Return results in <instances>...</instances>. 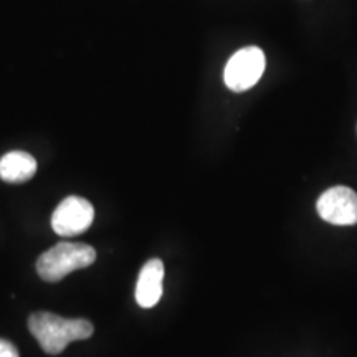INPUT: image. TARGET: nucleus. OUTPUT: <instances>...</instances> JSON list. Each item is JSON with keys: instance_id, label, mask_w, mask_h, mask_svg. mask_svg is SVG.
<instances>
[{"instance_id": "obj_2", "label": "nucleus", "mask_w": 357, "mask_h": 357, "mask_svg": "<svg viewBox=\"0 0 357 357\" xmlns=\"http://www.w3.org/2000/svg\"><path fill=\"white\" fill-rule=\"evenodd\" d=\"M95 260L96 252L89 245L61 242L38 258L37 271L45 281L56 283L66 275L93 265Z\"/></svg>"}, {"instance_id": "obj_8", "label": "nucleus", "mask_w": 357, "mask_h": 357, "mask_svg": "<svg viewBox=\"0 0 357 357\" xmlns=\"http://www.w3.org/2000/svg\"><path fill=\"white\" fill-rule=\"evenodd\" d=\"M0 357H20L17 347L12 342L6 341V339H0Z\"/></svg>"}, {"instance_id": "obj_4", "label": "nucleus", "mask_w": 357, "mask_h": 357, "mask_svg": "<svg viewBox=\"0 0 357 357\" xmlns=\"http://www.w3.org/2000/svg\"><path fill=\"white\" fill-rule=\"evenodd\" d=\"M95 220V208L82 197L61 200L52 215V229L61 236H75L86 231Z\"/></svg>"}, {"instance_id": "obj_1", "label": "nucleus", "mask_w": 357, "mask_h": 357, "mask_svg": "<svg viewBox=\"0 0 357 357\" xmlns=\"http://www.w3.org/2000/svg\"><path fill=\"white\" fill-rule=\"evenodd\" d=\"M29 329L47 354H60L73 341L93 336V324L88 319H68L53 312H33L29 318Z\"/></svg>"}, {"instance_id": "obj_7", "label": "nucleus", "mask_w": 357, "mask_h": 357, "mask_svg": "<svg viewBox=\"0 0 357 357\" xmlns=\"http://www.w3.org/2000/svg\"><path fill=\"white\" fill-rule=\"evenodd\" d=\"M37 172V160L25 151H12L0 159V177L2 181L20 184L30 181Z\"/></svg>"}, {"instance_id": "obj_6", "label": "nucleus", "mask_w": 357, "mask_h": 357, "mask_svg": "<svg viewBox=\"0 0 357 357\" xmlns=\"http://www.w3.org/2000/svg\"><path fill=\"white\" fill-rule=\"evenodd\" d=\"M164 263L153 258L141 268L136 284V301L141 307H153L162 298Z\"/></svg>"}, {"instance_id": "obj_3", "label": "nucleus", "mask_w": 357, "mask_h": 357, "mask_svg": "<svg viewBox=\"0 0 357 357\" xmlns=\"http://www.w3.org/2000/svg\"><path fill=\"white\" fill-rule=\"evenodd\" d=\"M266 58L261 48L245 47L230 56L223 70V82L231 91L242 93L253 88L265 73Z\"/></svg>"}, {"instance_id": "obj_5", "label": "nucleus", "mask_w": 357, "mask_h": 357, "mask_svg": "<svg viewBox=\"0 0 357 357\" xmlns=\"http://www.w3.org/2000/svg\"><path fill=\"white\" fill-rule=\"evenodd\" d=\"M319 217L333 225H356L357 194L349 187L337 185L324 192L316 202Z\"/></svg>"}]
</instances>
